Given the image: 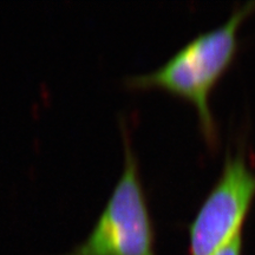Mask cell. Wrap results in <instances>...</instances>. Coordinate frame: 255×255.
I'll return each instance as SVG.
<instances>
[{"label": "cell", "mask_w": 255, "mask_h": 255, "mask_svg": "<svg viewBox=\"0 0 255 255\" xmlns=\"http://www.w3.org/2000/svg\"><path fill=\"white\" fill-rule=\"evenodd\" d=\"M254 8L255 0L245 2L232 12L225 23L197 34L157 69L128 76L124 81L131 87L159 85L187 97L196 105L201 129L207 139L215 144L219 132L209 107V94L234 59L239 47V25Z\"/></svg>", "instance_id": "1"}, {"label": "cell", "mask_w": 255, "mask_h": 255, "mask_svg": "<svg viewBox=\"0 0 255 255\" xmlns=\"http://www.w3.org/2000/svg\"><path fill=\"white\" fill-rule=\"evenodd\" d=\"M124 167L107 205L84 242L65 255H156L155 227L138 162L121 120Z\"/></svg>", "instance_id": "2"}, {"label": "cell", "mask_w": 255, "mask_h": 255, "mask_svg": "<svg viewBox=\"0 0 255 255\" xmlns=\"http://www.w3.org/2000/svg\"><path fill=\"white\" fill-rule=\"evenodd\" d=\"M254 196L255 171L245 151H228L218 181L189 225L190 255H212L241 232Z\"/></svg>", "instance_id": "3"}, {"label": "cell", "mask_w": 255, "mask_h": 255, "mask_svg": "<svg viewBox=\"0 0 255 255\" xmlns=\"http://www.w3.org/2000/svg\"><path fill=\"white\" fill-rule=\"evenodd\" d=\"M242 254V231L237 233L231 240L223 244L212 255H241Z\"/></svg>", "instance_id": "4"}]
</instances>
